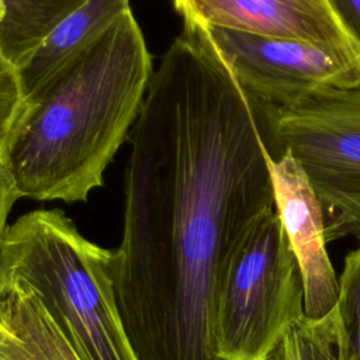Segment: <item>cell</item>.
Returning a JSON list of instances; mask_svg holds the SVG:
<instances>
[{
  "mask_svg": "<svg viewBox=\"0 0 360 360\" xmlns=\"http://www.w3.org/2000/svg\"><path fill=\"white\" fill-rule=\"evenodd\" d=\"M273 110L248 93L205 30L183 32L153 70L128 139L125 280L174 308L212 302L231 249L276 210L269 155H281Z\"/></svg>",
  "mask_w": 360,
  "mask_h": 360,
  "instance_id": "cell-1",
  "label": "cell"
},
{
  "mask_svg": "<svg viewBox=\"0 0 360 360\" xmlns=\"http://www.w3.org/2000/svg\"><path fill=\"white\" fill-rule=\"evenodd\" d=\"M132 10L25 107L6 145L21 197L86 201L128 138L152 79Z\"/></svg>",
  "mask_w": 360,
  "mask_h": 360,
  "instance_id": "cell-2",
  "label": "cell"
},
{
  "mask_svg": "<svg viewBox=\"0 0 360 360\" xmlns=\"http://www.w3.org/2000/svg\"><path fill=\"white\" fill-rule=\"evenodd\" d=\"M111 250L84 238L60 210H35L7 226L0 284L30 291L80 360H139L122 323Z\"/></svg>",
  "mask_w": 360,
  "mask_h": 360,
  "instance_id": "cell-3",
  "label": "cell"
},
{
  "mask_svg": "<svg viewBox=\"0 0 360 360\" xmlns=\"http://www.w3.org/2000/svg\"><path fill=\"white\" fill-rule=\"evenodd\" d=\"M304 311V278L277 211L259 218L222 262L214 291L219 360H263Z\"/></svg>",
  "mask_w": 360,
  "mask_h": 360,
  "instance_id": "cell-4",
  "label": "cell"
},
{
  "mask_svg": "<svg viewBox=\"0 0 360 360\" xmlns=\"http://www.w3.org/2000/svg\"><path fill=\"white\" fill-rule=\"evenodd\" d=\"M274 135L307 176L325 238L360 242V87H326L273 110Z\"/></svg>",
  "mask_w": 360,
  "mask_h": 360,
  "instance_id": "cell-5",
  "label": "cell"
},
{
  "mask_svg": "<svg viewBox=\"0 0 360 360\" xmlns=\"http://www.w3.org/2000/svg\"><path fill=\"white\" fill-rule=\"evenodd\" d=\"M240 86L262 103L280 108L326 89L360 87V60L319 45L202 27Z\"/></svg>",
  "mask_w": 360,
  "mask_h": 360,
  "instance_id": "cell-6",
  "label": "cell"
},
{
  "mask_svg": "<svg viewBox=\"0 0 360 360\" xmlns=\"http://www.w3.org/2000/svg\"><path fill=\"white\" fill-rule=\"evenodd\" d=\"M184 22L295 39L360 60V45L330 0H173Z\"/></svg>",
  "mask_w": 360,
  "mask_h": 360,
  "instance_id": "cell-7",
  "label": "cell"
},
{
  "mask_svg": "<svg viewBox=\"0 0 360 360\" xmlns=\"http://www.w3.org/2000/svg\"><path fill=\"white\" fill-rule=\"evenodd\" d=\"M267 162L274 207L302 271L305 315L322 318L338 305L339 278L326 250L321 204L288 150L277 159L269 155Z\"/></svg>",
  "mask_w": 360,
  "mask_h": 360,
  "instance_id": "cell-8",
  "label": "cell"
},
{
  "mask_svg": "<svg viewBox=\"0 0 360 360\" xmlns=\"http://www.w3.org/2000/svg\"><path fill=\"white\" fill-rule=\"evenodd\" d=\"M129 0H84L18 68L25 101L89 51L127 11Z\"/></svg>",
  "mask_w": 360,
  "mask_h": 360,
  "instance_id": "cell-9",
  "label": "cell"
},
{
  "mask_svg": "<svg viewBox=\"0 0 360 360\" xmlns=\"http://www.w3.org/2000/svg\"><path fill=\"white\" fill-rule=\"evenodd\" d=\"M0 360H80L39 301L27 290L0 284Z\"/></svg>",
  "mask_w": 360,
  "mask_h": 360,
  "instance_id": "cell-10",
  "label": "cell"
},
{
  "mask_svg": "<svg viewBox=\"0 0 360 360\" xmlns=\"http://www.w3.org/2000/svg\"><path fill=\"white\" fill-rule=\"evenodd\" d=\"M84 0H0V53L20 68Z\"/></svg>",
  "mask_w": 360,
  "mask_h": 360,
  "instance_id": "cell-11",
  "label": "cell"
},
{
  "mask_svg": "<svg viewBox=\"0 0 360 360\" xmlns=\"http://www.w3.org/2000/svg\"><path fill=\"white\" fill-rule=\"evenodd\" d=\"M263 360H343L338 307L322 318L302 314L292 319L271 343Z\"/></svg>",
  "mask_w": 360,
  "mask_h": 360,
  "instance_id": "cell-12",
  "label": "cell"
},
{
  "mask_svg": "<svg viewBox=\"0 0 360 360\" xmlns=\"http://www.w3.org/2000/svg\"><path fill=\"white\" fill-rule=\"evenodd\" d=\"M336 307L342 325L343 360H360V248L345 259Z\"/></svg>",
  "mask_w": 360,
  "mask_h": 360,
  "instance_id": "cell-13",
  "label": "cell"
},
{
  "mask_svg": "<svg viewBox=\"0 0 360 360\" xmlns=\"http://www.w3.org/2000/svg\"><path fill=\"white\" fill-rule=\"evenodd\" d=\"M25 107L18 68L0 53V149H4Z\"/></svg>",
  "mask_w": 360,
  "mask_h": 360,
  "instance_id": "cell-14",
  "label": "cell"
},
{
  "mask_svg": "<svg viewBox=\"0 0 360 360\" xmlns=\"http://www.w3.org/2000/svg\"><path fill=\"white\" fill-rule=\"evenodd\" d=\"M21 198L15 177L11 172L6 148L0 149V243L7 229V218L14 202Z\"/></svg>",
  "mask_w": 360,
  "mask_h": 360,
  "instance_id": "cell-15",
  "label": "cell"
},
{
  "mask_svg": "<svg viewBox=\"0 0 360 360\" xmlns=\"http://www.w3.org/2000/svg\"><path fill=\"white\" fill-rule=\"evenodd\" d=\"M330 3L360 45V0H330Z\"/></svg>",
  "mask_w": 360,
  "mask_h": 360,
  "instance_id": "cell-16",
  "label": "cell"
},
{
  "mask_svg": "<svg viewBox=\"0 0 360 360\" xmlns=\"http://www.w3.org/2000/svg\"><path fill=\"white\" fill-rule=\"evenodd\" d=\"M7 333V328L1 323V321H0V339L4 336Z\"/></svg>",
  "mask_w": 360,
  "mask_h": 360,
  "instance_id": "cell-17",
  "label": "cell"
}]
</instances>
